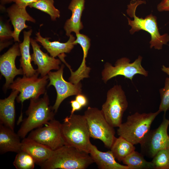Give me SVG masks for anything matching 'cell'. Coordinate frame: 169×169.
I'll list each match as a JSON object with an SVG mask.
<instances>
[{
  "label": "cell",
  "instance_id": "cell-1",
  "mask_svg": "<svg viewBox=\"0 0 169 169\" xmlns=\"http://www.w3.org/2000/svg\"><path fill=\"white\" fill-rule=\"evenodd\" d=\"M93 163L89 153L65 145L53 151L40 166L42 169H85Z\"/></svg>",
  "mask_w": 169,
  "mask_h": 169
},
{
  "label": "cell",
  "instance_id": "cell-2",
  "mask_svg": "<svg viewBox=\"0 0 169 169\" xmlns=\"http://www.w3.org/2000/svg\"><path fill=\"white\" fill-rule=\"evenodd\" d=\"M146 3L144 0H132L127 5V13L131 18H134L132 20L127 17L128 25L131 27L130 33L132 34L141 30L147 32L151 37L150 42V48L154 47L155 49L160 50L162 49L163 46L166 44L169 41V35L167 33L160 34L158 28L156 17L151 14L145 18H139L136 15L138 6Z\"/></svg>",
  "mask_w": 169,
  "mask_h": 169
},
{
  "label": "cell",
  "instance_id": "cell-3",
  "mask_svg": "<svg viewBox=\"0 0 169 169\" xmlns=\"http://www.w3.org/2000/svg\"><path fill=\"white\" fill-rule=\"evenodd\" d=\"M30 100L29 105L25 112L27 117L22 120L17 132L23 139L29 132L54 119L55 113L52 106L49 105V98L46 92L41 98Z\"/></svg>",
  "mask_w": 169,
  "mask_h": 169
},
{
  "label": "cell",
  "instance_id": "cell-4",
  "mask_svg": "<svg viewBox=\"0 0 169 169\" xmlns=\"http://www.w3.org/2000/svg\"><path fill=\"white\" fill-rule=\"evenodd\" d=\"M61 130L66 145L89 154L91 143L87 123L84 115L73 114L67 116L61 123Z\"/></svg>",
  "mask_w": 169,
  "mask_h": 169
},
{
  "label": "cell",
  "instance_id": "cell-5",
  "mask_svg": "<svg viewBox=\"0 0 169 169\" xmlns=\"http://www.w3.org/2000/svg\"><path fill=\"white\" fill-rule=\"evenodd\" d=\"M161 112L140 113L136 112L128 115L126 121L118 127L117 133L119 136L135 145L140 143L156 116Z\"/></svg>",
  "mask_w": 169,
  "mask_h": 169
},
{
  "label": "cell",
  "instance_id": "cell-6",
  "mask_svg": "<svg viewBox=\"0 0 169 169\" xmlns=\"http://www.w3.org/2000/svg\"><path fill=\"white\" fill-rule=\"evenodd\" d=\"M128 106L124 91L120 85L116 84L107 91L101 110L109 124L114 128L118 127L122 123L123 115Z\"/></svg>",
  "mask_w": 169,
  "mask_h": 169
},
{
  "label": "cell",
  "instance_id": "cell-7",
  "mask_svg": "<svg viewBox=\"0 0 169 169\" xmlns=\"http://www.w3.org/2000/svg\"><path fill=\"white\" fill-rule=\"evenodd\" d=\"M90 137L101 141L110 149L115 138L114 127L107 122L101 110L89 107L84 113Z\"/></svg>",
  "mask_w": 169,
  "mask_h": 169
},
{
  "label": "cell",
  "instance_id": "cell-8",
  "mask_svg": "<svg viewBox=\"0 0 169 169\" xmlns=\"http://www.w3.org/2000/svg\"><path fill=\"white\" fill-rule=\"evenodd\" d=\"M39 74L37 73L29 77L23 75L22 78H17L10 84L8 88L20 93L16 98L18 103L22 104L26 100L38 99L46 92L49 80L48 75L38 77Z\"/></svg>",
  "mask_w": 169,
  "mask_h": 169
},
{
  "label": "cell",
  "instance_id": "cell-9",
  "mask_svg": "<svg viewBox=\"0 0 169 169\" xmlns=\"http://www.w3.org/2000/svg\"><path fill=\"white\" fill-rule=\"evenodd\" d=\"M142 59V57L140 55L133 62L131 63L129 59L123 57L117 60L114 66L106 62L102 72V80L106 83L111 79L118 75H123L131 80L137 74L147 77L148 72L141 64Z\"/></svg>",
  "mask_w": 169,
  "mask_h": 169
},
{
  "label": "cell",
  "instance_id": "cell-10",
  "mask_svg": "<svg viewBox=\"0 0 169 169\" xmlns=\"http://www.w3.org/2000/svg\"><path fill=\"white\" fill-rule=\"evenodd\" d=\"M61 123L54 119L30 132L27 137L54 151L66 145L63 137Z\"/></svg>",
  "mask_w": 169,
  "mask_h": 169
},
{
  "label": "cell",
  "instance_id": "cell-11",
  "mask_svg": "<svg viewBox=\"0 0 169 169\" xmlns=\"http://www.w3.org/2000/svg\"><path fill=\"white\" fill-rule=\"evenodd\" d=\"M169 125V120L166 118L164 114L159 127L155 129L150 130L140 143L141 153L143 156L153 158L159 151L166 148L168 137Z\"/></svg>",
  "mask_w": 169,
  "mask_h": 169
},
{
  "label": "cell",
  "instance_id": "cell-12",
  "mask_svg": "<svg viewBox=\"0 0 169 169\" xmlns=\"http://www.w3.org/2000/svg\"><path fill=\"white\" fill-rule=\"evenodd\" d=\"M64 67V65L62 64L57 71H50L47 74L49 80L47 87L54 86L57 92L56 99L52 106L55 113L57 112L61 104L65 99L70 96L82 93V85L80 82L74 84L66 81L64 79L63 73Z\"/></svg>",
  "mask_w": 169,
  "mask_h": 169
},
{
  "label": "cell",
  "instance_id": "cell-13",
  "mask_svg": "<svg viewBox=\"0 0 169 169\" xmlns=\"http://www.w3.org/2000/svg\"><path fill=\"white\" fill-rule=\"evenodd\" d=\"M21 55L19 44L16 43L0 58V71L5 79L3 88L6 90L13 83L15 77L18 75H23L22 68L17 69L15 65L16 57Z\"/></svg>",
  "mask_w": 169,
  "mask_h": 169
},
{
  "label": "cell",
  "instance_id": "cell-14",
  "mask_svg": "<svg viewBox=\"0 0 169 169\" xmlns=\"http://www.w3.org/2000/svg\"><path fill=\"white\" fill-rule=\"evenodd\" d=\"M33 53L31 55V61L38 66V72L43 77L47 75L51 70L59 69L61 64V61L59 59L49 56L47 53L43 52L40 47L35 40L30 39Z\"/></svg>",
  "mask_w": 169,
  "mask_h": 169
},
{
  "label": "cell",
  "instance_id": "cell-15",
  "mask_svg": "<svg viewBox=\"0 0 169 169\" xmlns=\"http://www.w3.org/2000/svg\"><path fill=\"white\" fill-rule=\"evenodd\" d=\"M7 12L14 28L12 37L14 41L19 42L20 32L23 29L28 28L25 22L27 21L35 23V20L28 13L26 7L20 6L16 3L8 8Z\"/></svg>",
  "mask_w": 169,
  "mask_h": 169
},
{
  "label": "cell",
  "instance_id": "cell-16",
  "mask_svg": "<svg viewBox=\"0 0 169 169\" xmlns=\"http://www.w3.org/2000/svg\"><path fill=\"white\" fill-rule=\"evenodd\" d=\"M19 92L12 90L9 96L0 100V123L14 131L15 121V101Z\"/></svg>",
  "mask_w": 169,
  "mask_h": 169
},
{
  "label": "cell",
  "instance_id": "cell-17",
  "mask_svg": "<svg viewBox=\"0 0 169 169\" xmlns=\"http://www.w3.org/2000/svg\"><path fill=\"white\" fill-rule=\"evenodd\" d=\"M21 142V150L30 155L35 164L39 166L50 157L53 151L48 147L27 137L23 138Z\"/></svg>",
  "mask_w": 169,
  "mask_h": 169
},
{
  "label": "cell",
  "instance_id": "cell-18",
  "mask_svg": "<svg viewBox=\"0 0 169 169\" xmlns=\"http://www.w3.org/2000/svg\"><path fill=\"white\" fill-rule=\"evenodd\" d=\"M85 0H71L68 7L72 12L70 18L65 23L64 28L66 35L69 37L72 32L75 33H79L83 26L81 19L84 8Z\"/></svg>",
  "mask_w": 169,
  "mask_h": 169
},
{
  "label": "cell",
  "instance_id": "cell-19",
  "mask_svg": "<svg viewBox=\"0 0 169 169\" xmlns=\"http://www.w3.org/2000/svg\"><path fill=\"white\" fill-rule=\"evenodd\" d=\"M20 137L8 127L0 123V153H18L21 151Z\"/></svg>",
  "mask_w": 169,
  "mask_h": 169
},
{
  "label": "cell",
  "instance_id": "cell-20",
  "mask_svg": "<svg viewBox=\"0 0 169 169\" xmlns=\"http://www.w3.org/2000/svg\"><path fill=\"white\" fill-rule=\"evenodd\" d=\"M36 35V41L39 42L50 55L54 58L62 54L70 53L75 45L74 42L75 38L72 34L69 36L68 41L64 43L59 41L51 42L49 38L43 37L39 32L37 33Z\"/></svg>",
  "mask_w": 169,
  "mask_h": 169
},
{
  "label": "cell",
  "instance_id": "cell-21",
  "mask_svg": "<svg viewBox=\"0 0 169 169\" xmlns=\"http://www.w3.org/2000/svg\"><path fill=\"white\" fill-rule=\"evenodd\" d=\"M89 154L94 163L100 169H129L126 165L117 162L111 151L102 152L92 144H91Z\"/></svg>",
  "mask_w": 169,
  "mask_h": 169
},
{
  "label": "cell",
  "instance_id": "cell-22",
  "mask_svg": "<svg viewBox=\"0 0 169 169\" xmlns=\"http://www.w3.org/2000/svg\"><path fill=\"white\" fill-rule=\"evenodd\" d=\"M75 34L77 38L74 42V44L75 45L79 44L81 46L83 51V56L80 66L75 71H72L71 74L74 80L79 81L84 78L89 77L90 68L86 66L85 59L90 47V40L87 36L84 34L79 33Z\"/></svg>",
  "mask_w": 169,
  "mask_h": 169
},
{
  "label": "cell",
  "instance_id": "cell-23",
  "mask_svg": "<svg viewBox=\"0 0 169 169\" xmlns=\"http://www.w3.org/2000/svg\"><path fill=\"white\" fill-rule=\"evenodd\" d=\"M32 30L24 31L23 40L22 42L19 44L21 57L20 59V67L23 72V75L26 76H32L38 73L36 69L33 67L31 63V55L30 53V36ZM39 74V73H38Z\"/></svg>",
  "mask_w": 169,
  "mask_h": 169
},
{
  "label": "cell",
  "instance_id": "cell-24",
  "mask_svg": "<svg viewBox=\"0 0 169 169\" xmlns=\"http://www.w3.org/2000/svg\"><path fill=\"white\" fill-rule=\"evenodd\" d=\"M135 149L134 145L120 136L115 137L110 148L115 159L119 162L122 161Z\"/></svg>",
  "mask_w": 169,
  "mask_h": 169
},
{
  "label": "cell",
  "instance_id": "cell-25",
  "mask_svg": "<svg viewBox=\"0 0 169 169\" xmlns=\"http://www.w3.org/2000/svg\"><path fill=\"white\" fill-rule=\"evenodd\" d=\"M122 162L129 169H154L151 161H146L141 153L135 151L125 158Z\"/></svg>",
  "mask_w": 169,
  "mask_h": 169
},
{
  "label": "cell",
  "instance_id": "cell-26",
  "mask_svg": "<svg viewBox=\"0 0 169 169\" xmlns=\"http://www.w3.org/2000/svg\"><path fill=\"white\" fill-rule=\"evenodd\" d=\"M54 0H39L28 6L39 10L48 14L51 19L55 21L60 17V11L54 5Z\"/></svg>",
  "mask_w": 169,
  "mask_h": 169
},
{
  "label": "cell",
  "instance_id": "cell-27",
  "mask_svg": "<svg viewBox=\"0 0 169 169\" xmlns=\"http://www.w3.org/2000/svg\"><path fill=\"white\" fill-rule=\"evenodd\" d=\"M13 163L17 169H33L35 162L30 155L21 150L17 153Z\"/></svg>",
  "mask_w": 169,
  "mask_h": 169
},
{
  "label": "cell",
  "instance_id": "cell-28",
  "mask_svg": "<svg viewBox=\"0 0 169 169\" xmlns=\"http://www.w3.org/2000/svg\"><path fill=\"white\" fill-rule=\"evenodd\" d=\"M151 162L155 169H169V152L166 148L160 150L153 158Z\"/></svg>",
  "mask_w": 169,
  "mask_h": 169
},
{
  "label": "cell",
  "instance_id": "cell-29",
  "mask_svg": "<svg viewBox=\"0 0 169 169\" xmlns=\"http://www.w3.org/2000/svg\"><path fill=\"white\" fill-rule=\"evenodd\" d=\"M159 91L161 100L158 110L165 114L169 110V78H166L164 87Z\"/></svg>",
  "mask_w": 169,
  "mask_h": 169
},
{
  "label": "cell",
  "instance_id": "cell-30",
  "mask_svg": "<svg viewBox=\"0 0 169 169\" xmlns=\"http://www.w3.org/2000/svg\"><path fill=\"white\" fill-rule=\"evenodd\" d=\"M13 31H12L8 25L3 23L1 21L0 24V42L7 39L13 38Z\"/></svg>",
  "mask_w": 169,
  "mask_h": 169
},
{
  "label": "cell",
  "instance_id": "cell-31",
  "mask_svg": "<svg viewBox=\"0 0 169 169\" xmlns=\"http://www.w3.org/2000/svg\"><path fill=\"white\" fill-rule=\"evenodd\" d=\"M157 9L159 12L169 11V0H162L157 5Z\"/></svg>",
  "mask_w": 169,
  "mask_h": 169
},
{
  "label": "cell",
  "instance_id": "cell-32",
  "mask_svg": "<svg viewBox=\"0 0 169 169\" xmlns=\"http://www.w3.org/2000/svg\"><path fill=\"white\" fill-rule=\"evenodd\" d=\"M75 100L83 107L86 106L88 104V101L87 97L82 93L76 95Z\"/></svg>",
  "mask_w": 169,
  "mask_h": 169
},
{
  "label": "cell",
  "instance_id": "cell-33",
  "mask_svg": "<svg viewBox=\"0 0 169 169\" xmlns=\"http://www.w3.org/2000/svg\"><path fill=\"white\" fill-rule=\"evenodd\" d=\"M39 0H15L14 2L20 6L26 8Z\"/></svg>",
  "mask_w": 169,
  "mask_h": 169
},
{
  "label": "cell",
  "instance_id": "cell-34",
  "mask_svg": "<svg viewBox=\"0 0 169 169\" xmlns=\"http://www.w3.org/2000/svg\"><path fill=\"white\" fill-rule=\"evenodd\" d=\"M70 103L72 107L70 112L71 115L74 114L76 111L80 110L83 107L75 100H71Z\"/></svg>",
  "mask_w": 169,
  "mask_h": 169
},
{
  "label": "cell",
  "instance_id": "cell-35",
  "mask_svg": "<svg viewBox=\"0 0 169 169\" xmlns=\"http://www.w3.org/2000/svg\"><path fill=\"white\" fill-rule=\"evenodd\" d=\"M161 69L162 71L169 76V66L168 67H167L164 65H162Z\"/></svg>",
  "mask_w": 169,
  "mask_h": 169
},
{
  "label": "cell",
  "instance_id": "cell-36",
  "mask_svg": "<svg viewBox=\"0 0 169 169\" xmlns=\"http://www.w3.org/2000/svg\"><path fill=\"white\" fill-rule=\"evenodd\" d=\"M15 0H0V2L2 4L4 5L14 2Z\"/></svg>",
  "mask_w": 169,
  "mask_h": 169
},
{
  "label": "cell",
  "instance_id": "cell-37",
  "mask_svg": "<svg viewBox=\"0 0 169 169\" xmlns=\"http://www.w3.org/2000/svg\"><path fill=\"white\" fill-rule=\"evenodd\" d=\"M166 148L169 152V136L167 139Z\"/></svg>",
  "mask_w": 169,
  "mask_h": 169
}]
</instances>
